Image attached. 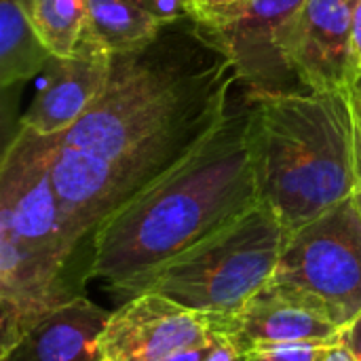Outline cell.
I'll use <instances>...</instances> for the list:
<instances>
[{"label":"cell","mask_w":361,"mask_h":361,"mask_svg":"<svg viewBox=\"0 0 361 361\" xmlns=\"http://www.w3.org/2000/svg\"><path fill=\"white\" fill-rule=\"evenodd\" d=\"M341 338L349 345V349L355 353L357 361H361V313L345 328H341Z\"/></svg>","instance_id":"20"},{"label":"cell","mask_w":361,"mask_h":361,"mask_svg":"<svg viewBox=\"0 0 361 361\" xmlns=\"http://www.w3.org/2000/svg\"><path fill=\"white\" fill-rule=\"evenodd\" d=\"M313 361H357L355 353L349 349V345L341 338V334L332 341H326L317 347Z\"/></svg>","instance_id":"18"},{"label":"cell","mask_w":361,"mask_h":361,"mask_svg":"<svg viewBox=\"0 0 361 361\" xmlns=\"http://www.w3.org/2000/svg\"><path fill=\"white\" fill-rule=\"evenodd\" d=\"M216 330L212 315L161 294L142 292L110 313L99 338L104 361H165L203 343Z\"/></svg>","instance_id":"9"},{"label":"cell","mask_w":361,"mask_h":361,"mask_svg":"<svg viewBox=\"0 0 361 361\" xmlns=\"http://www.w3.org/2000/svg\"><path fill=\"white\" fill-rule=\"evenodd\" d=\"M250 102L247 146L260 203L271 207L286 235L355 195L361 163L347 93Z\"/></svg>","instance_id":"3"},{"label":"cell","mask_w":361,"mask_h":361,"mask_svg":"<svg viewBox=\"0 0 361 361\" xmlns=\"http://www.w3.org/2000/svg\"><path fill=\"white\" fill-rule=\"evenodd\" d=\"M165 361H245V353L226 332L216 328L203 343L182 349Z\"/></svg>","instance_id":"15"},{"label":"cell","mask_w":361,"mask_h":361,"mask_svg":"<svg viewBox=\"0 0 361 361\" xmlns=\"http://www.w3.org/2000/svg\"><path fill=\"white\" fill-rule=\"evenodd\" d=\"M87 42L112 55L154 42L163 30L188 19L186 0H87Z\"/></svg>","instance_id":"14"},{"label":"cell","mask_w":361,"mask_h":361,"mask_svg":"<svg viewBox=\"0 0 361 361\" xmlns=\"http://www.w3.org/2000/svg\"><path fill=\"white\" fill-rule=\"evenodd\" d=\"M241 82L228 55L190 19L148 47L112 57L110 80L95 106L59 140L104 159L228 104Z\"/></svg>","instance_id":"2"},{"label":"cell","mask_w":361,"mask_h":361,"mask_svg":"<svg viewBox=\"0 0 361 361\" xmlns=\"http://www.w3.org/2000/svg\"><path fill=\"white\" fill-rule=\"evenodd\" d=\"M357 0H305L290 32V61L309 93H347L360 76L353 49Z\"/></svg>","instance_id":"10"},{"label":"cell","mask_w":361,"mask_h":361,"mask_svg":"<svg viewBox=\"0 0 361 361\" xmlns=\"http://www.w3.org/2000/svg\"><path fill=\"white\" fill-rule=\"evenodd\" d=\"M353 199H355V203H357V209H360V214H361V184L357 186V190H355Z\"/></svg>","instance_id":"22"},{"label":"cell","mask_w":361,"mask_h":361,"mask_svg":"<svg viewBox=\"0 0 361 361\" xmlns=\"http://www.w3.org/2000/svg\"><path fill=\"white\" fill-rule=\"evenodd\" d=\"M322 343H302L286 347H262L245 353V361H313Z\"/></svg>","instance_id":"17"},{"label":"cell","mask_w":361,"mask_h":361,"mask_svg":"<svg viewBox=\"0 0 361 361\" xmlns=\"http://www.w3.org/2000/svg\"><path fill=\"white\" fill-rule=\"evenodd\" d=\"M247 121L250 106L228 110L190 154L108 216L93 233L87 277L123 296L137 279L258 205Z\"/></svg>","instance_id":"1"},{"label":"cell","mask_w":361,"mask_h":361,"mask_svg":"<svg viewBox=\"0 0 361 361\" xmlns=\"http://www.w3.org/2000/svg\"><path fill=\"white\" fill-rule=\"evenodd\" d=\"M112 57L110 51L91 42L70 57L53 55L42 68V82L19 125L49 137L68 133L102 97Z\"/></svg>","instance_id":"11"},{"label":"cell","mask_w":361,"mask_h":361,"mask_svg":"<svg viewBox=\"0 0 361 361\" xmlns=\"http://www.w3.org/2000/svg\"><path fill=\"white\" fill-rule=\"evenodd\" d=\"M214 322L243 353L262 347L326 343L341 334V328L326 317L279 300L264 290H260L237 315L214 317Z\"/></svg>","instance_id":"13"},{"label":"cell","mask_w":361,"mask_h":361,"mask_svg":"<svg viewBox=\"0 0 361 361\" xmlns=\"http://www.w3.org/2000/svg\"><path fill=\"white\" fill-rule=\"evenodd\" d=\"M305 0H252L235 17L201 25L233 61L250 99L309 93L290 61V32Z\"/></svg>","instance_id":"8"},{"label":"cell","mask_w":361,"mask_h":361,"mask_svg":"<svg viewBox=\"0 0 361 361\" xmlns=\"http://www.w3.org/2000/svg\"><path fill=\"white\" fill-rule=\"evenodd\" d=\"M110 313L72 296L36 322L0 361H104L99 338Z\"/></svg>","instance_id":"12"},{"label":"cell","mask_w":361,"mask_h":361,"mask_svg":"<svg viewBox=\"0 0 361 361\" xmlns=\"http://www.w3.org/2000/svg\"><path fill=\"white\" fill-rule=\"evenodd\" d=\"M59 135L17 127L0 161V353L70 300L68 239L51 165Z\"/></svg>","instance_id":"4"},{"label":"cell","mask_w":361,"mask_h":361,"mask_svg":"<svg viewBox=\"0 0 361 361\" xmlns=\"http://www.w3.org/2000/svg\"><path fill=\"white\" fill-rule=\"evenodd\" d=\"M286 231L264 203L144 275L123 294H161L212 317L237 315L273 277Z\"/></svg>","instance_id":"5"},{"label":"cell","mask_w":361,"mask_h":361,"mask_svg":"<svg viewBox=\"0 0 361 361\" xmlns=\"http://www.w3.org/2000/svg\"><path fill=\"white\" fill-rule=\"evenodd\" d=\"M267 294L309 309L338 328L361 313V214L347 199L288 233Z\"/></svg>","instance_id":"7"},{"label":"cell","mask_w":361,"mask_h":361,"mask_svg":"<svg viewBox=\"0 0 361 361\" xmlns=\"http://www.w3.org/2000/svg\"><path fill=\"white\" fill-rule=\"evenodd\" d=\"M353 49L361 72V0L355 2V11H353Z\"/></svg>","instance_id":"21"},{"label":"cell","mask_w":361,"mask_h":361,"mask_svg":"<svg viewBox=\"0 0 361 361\" xmlns=\"http://www.w3.org/2000/svg\"><path fill=\"white\" fill-rule=\"evenodd\" d=\"M226 112L228 104L214 106L110 159L63 146L59 140L51 178L72 245L76 247L82 237L93 235L121 205L190 154L222 123Z\"/></svg>","instance_id":"6"},{"label":"cell","mask_w":361,"mask_h":361,"mask_svg":"<svg viewBox=\"0 0 361 361\" xmlns=\"http://www.w3.org/2000/svg\"><path fill=\"white\" fill-rule=\"evenodd\" d=\"M252 0H186L188 19L201 25L222 23L241 13Z\"/></svg>","instance_id":"16"},{"label":"cell","mask_w":361,"mask_h":361,"mask_svg":"<svg viewBox=\"0 0 361 361\" xmlns=\"http://www.w3.org/2000/svg\"><path fill=\"white\" fill-rule=\"evenodd\" d=\"M347 99H349V108H351V116H353V127H355V137H357V146H360L361 163V74L355 78L351 89L347 91Z\"/></svg>","instance_id":"19"}]
</instances>
